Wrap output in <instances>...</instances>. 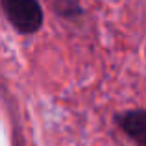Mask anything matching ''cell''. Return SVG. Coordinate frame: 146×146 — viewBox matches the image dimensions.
<instances>
[{"mask_svg": "<svg viewBox=\"0 0 146 146\" xmlns=\"http://www.w3.org/2000/svg\"><path fill=\"white\" fill-rule=\"evenodd\" d=\"M2 11L21 35H33L44 24V11L39 0H2Z\"/></svg>", "mask_w": 146, "mask_h": 146, "instance_id": "cell-1", "label": "cell"}, {"mask_svg": "<svg viewBox=\"0 0 146 146\" xmlns=\"http://www.w3.org/2000/svg\"><path fill=\"white\" fill-rule=\"evenodd\" d=\"M113 122L137 146H146V109H128L115 113Z\"/></svg>", "mask_w": 146, "mask_h": 146, "instance_id": "cell-2", "label": "cell"}]
</instances>
